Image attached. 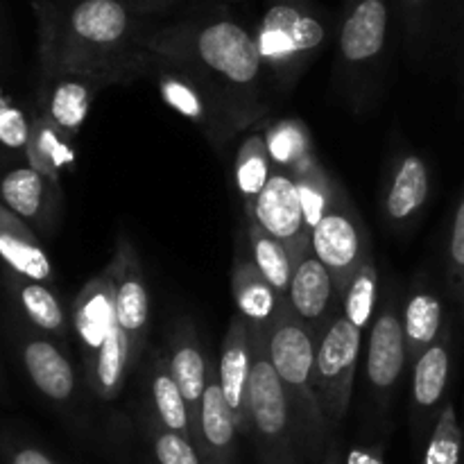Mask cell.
Here are the masks:
<instances>
[{
    "label": "cell",
    "mask_w": 464,
    "mask_h": 464,
    "mask_svg": "<svg viewBox=\"0 0 464 464\" xmlns=\"http://www.w3.org/2000/svg\"><path fill=\"white\" fill-rule=\"evenodd\" d=\"M143 45L207 86L229 109L240 130L267 116L266 68L256 34L229 12H204L150 27Z\"/></svg>",
    "instance_id": "cell-1"
},
{
    "label": "cell",
    "mask_w": 464,
    "mask_h": 464,
    "mask_svg": "<svg viewBox=\"0 0 464 464\" xmlns=\"http://www.w3.org/2000/svg\"><path fill=\"white\" fill-rule=\"evenodd\" d=\"M39 14L41 75H116L122 84L145 77L150 25L130 0H44Z\"/></svg>",
    "instance_id": "cell-2"
},
{
    "label": "cell",
    "mask_w": 464,
    "mask_h": 464,
    "mask_svg": "<svg viewBox=\"0 0 464 464\" xmlns=\"http://www.w3.org/2000/svg\"><path fill=\"white\" fill-rule=\"evenodd\" d=\"M397 25L394 0H344L335 41L334 80L356 111H365L383 91Z\"/></svg>",
    "instance_id": "cell-3"
},
{
    "label": "cell",
    "mask_w": 464,
    "mask_h": 464,
    "mask_svg": "<svg viewBox=\"0 0 464 464\" xmlns=\"http://www.w3.org/2000/svg\"><path fill=\"white\" fill-rule=\"evenodd\" d=\"M315 331L285 306L267 329V356L297 415L306 464H322L334 438L315 392Z\"/></svg>",
    "instance_id": "cell-4"
},
{
    "label": "cell",
    "mask_w": 464,
    "mask_h": 464,
    "mask_svg": "<svg viewBox=\"0 0 464 464\" xmlns=\"http://www.w3.org/2000/svg\"><path fill=\"white\" fill-rule=\"evenodd\" d=\"M254 34L266 75L288 91L329 45L334 21L315 0H270Z\"/></svg>",
    "instance_id": "cell-5"
},
{
    "label": "cell",
    "mask_w": 464,
    "mask_h": 464,
    "mask_svg": "<svg viewBox=\"0 0 464 464\" xmlns=\"http://www.w3.org/2000/svg\"><path fill=\"white\" fill-rule=\"evenodd\" d=\"M252 331V379L247 394V440L254 444L258 464H306L302 430L288 392L267 356V329Z\"/></svg>",
    "instance_id": "cell-6"
},
{
    "label": "cell",
    "mask_w": 464,
    "mask_h": 464,
    "mask_svg": "<svg viewBox=\"0 0 464 464\" xmlns=\"http://www.w3.org/2000/svg\"><path fill=\"white\" fill-rule=\"evenodd\" d=\"M362 376H365L367 403L372 420L383 421L390 415L397 390L408 367L406 340H403V295L401 285L390 279L379 304L374 322L367 331L362 347Z\"/></svg>",
    "instance_id": "cell-7"
},
{
    "label": "cell",
    "mask_w": 464,
    "mask_h": 464,
    "mask_svg": "<svg viewBox=\"0 0 464 464\" xmlns=\"http://www.w3.org/2000/svg\"><path fill=\"white\" fill-rule=\"evenodd\" d=\"M362 347L365 334L356 329L343 313H338L329 329L317 338L315 392L331 435H335L349 415Z\"/></svg>",
    "instance_id": "cell-8"
},
{
    "label": "cell",
    "mask_w": 464,
    "mask_h": 464,
    "mask_svg": "<svg viewBox=\"0 0 464 464\" xmlns=\"http://www.w3.org/2000/svg\"><path fill=\"white\" fill-rule=\"evenodd\" d=\"M145 77L154 82L161 100L172 111L193 122L218 148L227 145L238 131H243L229 109L207 86L199 84L190 72L172 63L170 59L150 53Z\"/></svg>",
    "instance_id": "cell-9"
},
{
    "label": "cell",
    "mask_w": 464,
    "mask_h": 464,
    "mask_svg": "<svg viewBox=\"0 0 464 464\" xmlns=\"http://www.w3.org/2000/svg\"><path fill=\"white\" fill-rule=\"evenodd\" d=\"M311 249L320 258L322 266L329 270L338 297L343 299L358 267L367 258H372L367 227L343 184H340L326 216L311 231Z\"/></svg>",
    "instance_id": "cell-10"
},
{
    "label": "cell",
    "mask_w": 464,
    "mask_h": 464,
    "mask_svg": "<svg viewBox=\"0 0 464 464\" xmlns=\"http://www.w3.org/2000/svg\"><path fill=\"white\" fill-rule=\"evenodd\" d=\"M107 270L111 272L113 288H116V320L130 340L131 365L136 370L140 361H145L148 352L150 290L139 252L125 234L116 238Z\"/></svg>",
    "instance_id": "cell-11"
},
{
    "label": "cell",
    "mask_w": 464,
    "mask_h": 464,
    "mask_svg": "<svg viewBox=\"0 0 464 464\" xmlns=\"http://www.w3.org/2000/svg\"><path fill=\"white\" fill-rule=\"evenodd\" d=\"M433 177L430 166L421 154L399 150L390 159L381 186V218L392 234H406L429 207Z\"/></svg>",
    "instance_id": "cell-12"
},
{
    "label": "cell",
    "mask_w": 464,
    "mask_h": 464,
    "mask_svg": "<svg viewBox=\"0 0 464 464\" xmlns=\"http://www.w3.org/2000/svg\"><path fill=\"white\" fill-rule=\"evenodd\" d=\"M16 349L30 383L48 401L59 408H71L77 401L75 367L57 340L32 329L25 322L16 331Z\"/></svg>",
    "instance_id": "cell-13"
},
{
    "label": "cell",
    "mask_w": 464,
    "mask_h": 464,
    "mask_svg": "<svg viewBox=\"0 0 464 464\" xmlns=\"http://www.w3.org/2000/svg\"><path fill=\"white\" fill-rule=\"evenodd\" d=\"M451 367L453 334L447 322L440 338L411 367V421L417 440L424 438L429 429L433 430L444 403L449 401Z\"/></svg>",
    "instance_id": "cell-14"
},
{
    "label": "cell",
    "mask_w": 464,
    "mask_h": 464,
    "mask_svg": "<svg viewBox=\"0 0 464 464\" xmlns=\"http://www.w3.org/2000/svg\"><path fill=\"white\" fill-rule=\"evenodd\" d=\"M247 220H254L263 231L275 236L288 249L293 263H297L311 249V229L304 220L297 186L288 172L276 168L272 170L270 181L258 195L252 218Z\"/></svg>",
    "instance_id": "cell-15"
},
{
    "label": "cell",
    "mask_w": 464,
    "mask_h": 464,
    "mask_svg": "<svg viewBox=\"0 0 464 464\" xmlns=\"http://www.w3.org/2000/svg\"><path fill=\"white\" fill-rule=\"evenodd\" d=\"M122 84L116 75H89V72H63L44 77L39 111L62 131L75 139L89 118L91 107L102 89Z\"/></svg>",
    "instance_id": "cell-16"
},
{
    "label": "cell",
    "mask_w": 464,
    "mask_h": 464,
    "mask_svg": "<svg viewBox=\"0 0 464 464\" xmlns=\"http://www.w3.org/2000/svg\"><path fill=\"white\" fill-rule=\"evenodd\" d=\"M116 326V288L111 272L104 267L80 290L71 308V329L75 334L84 370L95 361Z\"/></svg>",
    "instance_id": "cell-17"
},
{
    "label": "cell",
    "mask_w": 464,
    "mask_h": 464,
    "mask_svg": "<svg viewBox=\"0 0 464 464\" xmlns=\"http://www.w3.org/2000/svg\"><path fill=\"white\" fill-rule=\"evenodd\" d=\"M0 204L39 234H53L62 207V184L30 166L12 168L0 177Z\"/></svg>",
    "instance_id": "cell-18"
},
{
    "label": "cell",
    "mask_w": 464,
    "mask_h": 464,
    "mask_svg": "<svg viewBox=\"0 0 464 464\" xmlns=\"http://www.w3.org/2000/svg\"><path fill=\"white\" fill-rule=\"evenodd\" d=\"M168 365H170L172 376H175L177 385L181 390L186 408L190 415V426H198L199 408H202L204 390L208 383V372H211V362H208L207 353H204L202 338L190 317H177L168 334ZM195 442V440H193Z\"/></svg>",
    "instance_id": "cell-19"
},
{
    "label": "cell",
    "mask_w": 464,
    "mask_h": 464,
    "mask_svg": "<svg viewBox=\"0 0 464 464\" xmlns=\"http://www.w3.org/2000/svg\"><path fill=\"white\" fill-rule=\"evenodd\" d=\"M288 306L302 322H306L320 338L340 313V297L329 270L308 249L295 263L288 288Z\"/></svg>",
    "instance_id": "cell-20"
},
{
    "label": "cell",
    "mask_w": 464,
    "mask_h": 464,
    "mask_svg": "<svg viewBox=\"0 0 464 464\" xmlns=\"http://www.w3.org/2000/svg\"><path fill=\"white\" fill-rule=\"evenodd\" d=\"M252 331L243 317L236 313L231 317L227 334L222 338L220 361H218V383H220L225 401L229 403L231 412L236 417V424L243 438H247V394L249 379H252Z\"/></svg>",
    "instance_id": "cell-21"
},
{
    "label": "cell",
    "mask_w": 464,
    "mask_h": 464,
    "mask_svg": "<svg viewBox=\"0 0 464 464\" xmlns=\"http://www.w3.org/2000/svg\"><path fill=\"white\" fill-rule=\"evenodd\" d=\"M240 430L229 403L225 401L220 383H218L216 365L208 372V383L204 390L199 420L195 426V447L202 464H236L238 462Z\"/></svg>",
    "instance_id": "cell-22"
},
{
    "label": "cell",
    "mask_w": 464,
    "mask_h": 464,
    "mask_svg": "<svg viewBox=\"0 0 464 464\" xmlns=\"http://www.w3.org/2000/svg\"><path fill=\"white\" fill-rule=\"evenodd\" d=\"M243 252L245 249L238 247L234 267H231V297H234L236 313L249 326L270 329L276 317L285 311L288 302L258 272L252 256H245Z\"/></svg>",
    "instance_id": "cell-23"
},
{
    "label": "cell",
    "mask_w": 464,
    "mask_h": 464,
    "mask_svg": "<svg viewBox=\"0 0 464 464\" xmlns=\"http://www.w3.org/2000/svg\"><path fill=\"white\" fill-rule=\"evenodd\" d=\"M0 261L7 270L27 279L48 285L54 281V267L36 231L14 216L5 204H0Z\"/></svg>",
    "instance_id": "cell-24"
},
{
    "label": "cell",
    "mask_w": 464,
    "mask_h": 464,
    "mask_svg": "<svg viewBox=\"0 0 464 464\" xmlns=\"http://www.w3.org/2000/svg\"><path fill=\"white\" fill-rule=\"evenodd\" d=\"M5 285H7L16 308L21 311L23 320L32 329L41 331V334L50 335L54 340H62V343L68 338L71 320H68L62 302H59V297L48 284H41V281L27 279V276L16 275V272L5 270Z\"/></svg>",
    "instance_id": "cell-25"
},
{
    "label": "cell",
    "mask_w": 464,
    "mask_h": 464,
    "mask_svg": "<svg viewBox=\"0 0 464 464\" xmlns=\"http://www.w3.org/2000/svg\"><path fill=\"white\" fill-rule=\"evenodd\" d=\"M145 379H148V399L143 403L145 411L154 420L161 421L166 429L193 440L188 408H186L179 385H177L170 365H168L166 349H152L148 353V372H145Z\"/></svg>",
    "instance_id": "cell-26"
},
{
    "label": "cell",
    "mask_w": 464,
    "mask_h": 464,
    "mask_svg": "<svg viewBox=\"0 0 464 464\" xmlns=\"http://www.w3.org/2000/svg\"><path fill=\"white\" fill-rule=\"evenodd\" d=\"M447 326L444 304L429 284H415L403 299V340H406L408 367L440 338Z\"/></svg>",
    "instance_id": "cell-27"
},
{
    "label": "cell",
    "mask_w": 464,
    "mask_h": 464,
    "mask_svg": "<svg viewBox=\"0 0 464 464\" xmlns=\"http://www.w3.org/2000/svg\"><path fill=\"white\" fill-rule=\"evenodd\" d=\"M27 166L39 170L54 184H62L63 172L75 166V139L59 130L50 118L36 109L32 113L30 143L25 150Z\"/></svg>",
    "instance_id": "cell-28"
},
{
    "label": "cell",
    "mask_w": 464,
    "mask_h": 464,
    "mask_svg": "<svg viewBox=\"0 0 464 464\" xmlns=\"http://www.w3.org/2000/svg\"><path fill=\"white\" fill-rule=\"evenodd\" d=\"M131 372H134V365H131L130 340H127L125 331L118 324L98 352L95 361L84 370V379L89 383L91 392L100 401L109 403L121 397Z\"/></svg>",
    "instance_id": "cell-29"
},
{
    "label": "cell",
    "mask_w": 464,
    "mask_h": 464,
    "mask_svg": "<svg viewBox=\"0 0 464 464\" xmlns=\"http://www.w3.org/2000/svg\"><path fill=\"white\" fill-rule=\"evenodd\" d=\"M272 170H275V166H272L270 154H267L266 134L252 131L249 136H245L243 143L236 150V190H238L240 202H243L245 220L252 218L254 204L270 181Z\"/></svg>",
    "instance_id": "cell-30"
},
{
    "label": "cell",
    "mask_w": 464,
    "mask_h": 464,
    "mask_svg": "<svg viewBox=\"0 0 464 464\" xmlns=\"http://www.w3.org/2000/svg\"><path fill=\"white\" fill-rule=\"evenodd\" d=\"M266 134L267 154L276 170L293 175L299 166L315 157L311 130L299 118H281L263 130Z\"/></svg>",
    "instance_id": "cell-31"
},
{
    "label": "cell",
    "mask_w": 464,
    "mask_h": 464,
    "mask_svg": "<svg viewBox=\"0 0 464 464\" xmlns=\"http://www.w3.org/2000/svg\"><path fill=\"white\" fill-rule=\"evenodd\" d=\"M449 3L451 0H394L397 21L411 54L421 57L433 45Z\"/></svg>",
    "instance_id": "cell-32"
},
{
    "label": "cell",
    "mask_w": 464,
    "mask_h": 464,
    "mask_svg": "<svg viewBox=\"0 0 464 464\" xmlns=\"http://www.w3.org/2000/svg\"><path fill=\"white\" fill-rule=\"evenodd\" d=\"M290 177H293L295 186H297L304 220H306L308 229L313 231L317 227V222H320L322 218L326 216V211L331 208L335 193H338L343 181L335 179V177L326 170L324 163L317 159V154L313 159H308L304 166H299Z\"/></svg>",
    "instance_id": "cell-33"
},
{
    "label": "cell",
    "mask_w": 464,
    "mask_h": 464,
    "mask_svg": "<svg viewBox=\"0 0 464 464\" xmlns=\"http://www.w3.org/2000/svg\"><path fill=\"white\" fill-rule=\"evenodd\" d=\"M245 238L249 243V256H252L254 266L270 281L272 288L288 302V288L295 270L288 249L275 236L263 231L254 220H245Z\"/></svg>",
    "instance_id": "cell-34"
},
{
    "label": "cell",
    "mask_w": 464,
    "mask_h": 464,
    "mask_svg": "<svg viewBox=\"0 0 464 464\" xmlns=\"http://www.w3.org/2000/svg\"><path fill=\"white\" fill-rule=\"evenodd\" d=\"M379 267H376L374 256L367 258L356 275L349 281L347 290H344L343 299H340V313L352 322L356 329L367 334L374 322L376 311H379Z\"/></svg>",
    "instance_id": "cell-35"
},
{
    "label": "cell",
    "mask_w": 464,
    "mask_h": 464,
    "mask_svg": "<svg viewBox=\"0 0 464 464\" xmlns=\"http://www.w3.org/2000/svg\"><path fill=\"white\" fill-rule=\"evenodd\" d=\"M464 456V429L458 420L456 403H444L426 447L424 464H460Z\"/></svg>",
    "instance_id": "cell-36"
},
{
    "label": "cell",
    "mask_w": 464,
    "mask_h": 464,
    "mask_svg": "<svg viewBox=\"0 0 464 464\" xmlns=\"http://www.w3.org/2000/svg\"><path fill=\"white\" fill-rule=\"evenodd\" d=\"M143 417L145 433H148L150 447H152L154 462L157 464H202L198 447L190 438L175 433V430L166 429L159 420H154L148 411L143 408L140 412Z\"/></svg>",
    "instance_id": "cell-37"
},
{
    "label": "cell",
    "mask_w": 464,
    "mask_h": 464,
    "mask_svg": "<svg viewBox=\"0 0 464 464\" xmlns=\"http://www.w3.org/2000/svg\"><path fill=\"white\" fill-rule=\"evenodd\" d=\"M444 279L453 302L464 308V188L449 225L447 247H444Z\"/></svg>",
    "instance_id": "cell-38"
},
{
    "label": "cell",
    "mask_w": 464,
    "mask_h": 464,
    "mask_svg": "<svg viewBox=\"0 0 464 464\" xmlns=\"http://www.w3.org/2000/svg\"><path fill=\"white\" fill-rule=\"evenodd\" d=\"M32 116H27L21 107L9 100L0 109V150L9 154H21L25 157L27 143H30Z\"/></svg>",
    "instance_id": "cell-39"
},
{
    "label": "cell",
    "mask_w": 464,
    "mask_h": 464,
    "mask_svg": "<svg viewBox=\"0 0 464 464\" xmlns=\"http://www.w3.org/2000/svg\"><path fill=\"white\" fill-rule=\"evenodd\" d=\"M0 456L5 464H59L44 449L27 442H16V440L0 444Z\"/></svg>",
    "instance_id": "cell-40"
},
{
    "label": "cell",
    "mask_w": 464,
    "mask_h": 464,
    "mask_svg": "<svg viewBox=\"0 0 464 464\" xmlns=\"http://www.w3.org/2000/svg\"><path fill=\"white\" fill-rule=\"evenodd\" d=\"M344 464H385L381 447H356L347 453Z\"/></svg>",
    "instance_id": "cell-41"
},
{
    "label": "cell",
    "mask_w": 464,
    "mask_h": 464,
    "mask_svg": "<svg viewBox=\"0 0 464 464\" xmlns=\"http://www.w3.org/2000/svg\"><path fill=\"white\" fill-rule=\"evenodd\" d=\"M131 5H134L136 12L140 14V16H152V14H159V12H166V9H170L172 5L179 3V0H130Z\"/></svg>",
    "instance_id": "cell-42"
},
{
    "label": "cell",
    "mask_w": 464,
    "mask_h": 464,
    "mask_svg": "<svg viewBox=\"0 0 464 464\" xmlns=\"http://www.w3.org/2000/svg\"><path fill=\"white\" fill-rule=\"evenodd\" d=\"M322 464H344V456H343V444H340L338 435L329 440V447H326L324 458H322Z\"/></svg>",
    "instance_id": "cell-43"
},
{
    "label": "cell",
    "mask_w": 464,
    "mask_h": 464,
    "mask_svg": "<svg viewBox=\"0 0 464 464\" xmlns=\"http://www.w3.org/2000/svg\"><path fill=\"white\" fill-rule=\"evenodd\" d=\"M458 68H460V84L464 93V9L460 18V32H458Z\"/></svg>",
    "instance_id": "cell-44"
},
{
    "label": "cell",
    "mask_w": 464,
    "mask_h": 464,
    "mask_svg": "<svg viewBox=\"0 0 464 464\" xmlns=\"http://www.w3.org/2000/svg\"><path fill=\"white\" fill-rule=\"evenodd\" d=\"M7 102H9V95H5L3 91H0V109H3Z\"/></svg>",
    "instance_id": "cell-45"
},
{
    "label": "cell",
    "mask_w": 464,
    "mask_h": 464,
    "mask_svg": "<svg viewBox=\"0 0 464 464\" xmlns=\"http://www.w3.org/2000/svg\"><path fill=\"white\" fill-rule=\"evenodd\" d=\"M5 392V381H3V370H0V394Z\"/></svg>",
    "instance_id": "cell-46"
},
{
    "label": "cell",
    "mask_w": 464,
    "mask_h": 464,
    "mask_svg": "<svg viewBox=\"0 0 464 464\" xmlns=\"http://www.w3.org/2000/svg\"><path fill=\"white\" fill-rule=\"evenodd\" d=\"M225 3H236V0H225Z\"/></svg>",
    "instance_id": "cell-47"
},
{
    "label": "cell",
    "mask_w": 464,
    "mask_h": 464,
    "mask_svg": "<svg viewBox=\"0 0 464 464\" xmlns=\"http://www.w3.org/2000/svg\"><path fill=\"white\" fill-rule=\"evenodd\" d=\"M462 313H464V308H462Z\"/></svg>",
    "instance_id": "cell-48"
}]
</instances>
